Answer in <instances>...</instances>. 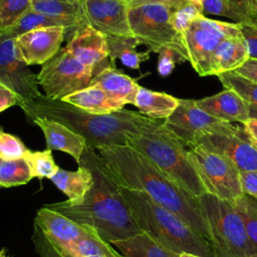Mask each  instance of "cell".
<instances>
[{"label":"cell","instance_id":"6da1fadb","mask_svg":"<svg viewBox=\"0 0 257 257\" xmlns=\"http://www.w3.org/2000/svg\"><path fill=\"white\" fill-rule=\"evenodd\" d=\"M78 166L87 168L92 175V186L76 202L68 200L45 204L68 219L94 230L106 243L128 239L143 233L138 227L115 180L103 159L94 149L86 147Z\"/></svg>","mask_w":257,"mask_h":257},{"label":"cell","instance_id":"7a4b0ae2","mask_svg":"<svg viewBox=\"0 0 257 257\" xmlns=\"http://www.w3.org/2000/svg\"><path fill=\"white\" fill-rule=\"evenodd\" d=\"M97 151L122 187L144 192L156 203L179 216L210 242L209 230L196 197L127 145L103 146Z\"/></svg>","mask_w":257,"mask_h":257},{"label":"cell","instance_id":"3957f363","mask_svg":"<svg viewBox=\"0 0 257 257\" xmlns=\"http://www.w3.org/2000/svg\"><path fill=\"white\" fill-rule=\"evenodd\" d=\"M27 118L46 117L64 124L82 136L86 147L97 150L103 146L126 145V135L138 133L149 119L141 112L121 109L107 114H93L61 99L44 94L38 98L18 103Z\"/></svg>","mask_w":257,"mask_h":257},{"label":"cell","instance_id":"277c9868","mask_svg":"<svg viewBox=\"0 0 257 257\" xmlns=\"http://www.w3.org/2000/svg\"><path fill=\"white\" fill-rule=\"evenodd\" d=\"M121 193L140 230L155 242L177 254L216 257L206 238L147 194L122 186Z\"/></svg>","mask_w":257,"mask_h":257},{"label":"cell","instance_id":"5b68a950","mask_svg":"<svg viewBox=\"0 0 257 257\" xmlns=\"http://www.w3.org/2000/svg\"><path fill=\"white\" fill-rule=\"evenodd\" d=\"M126 145L148 158L165 175L198 198L206 194L190 160L189 150L158 119H149L138 133L126 135Z\"/></svg>","mask_w":257,"mask_h":257},{"label":"cell","instance_id":"8992f818","mask_svg":"<svg viewBox=\"0 0 257 257\" xmlns=\"http://www.w3.org/2000/svg\"><path fill=\"white\" fill-rule=\"evenodd\" d=\"M197 200L216 257H248L257 254L242 218L231 203L209 193Z\"/></svg>","mask_w":257,"mask_h":257},{"label":"cell","instance_id":"52a82bcc","mask_svg":"<svg viewBox=\"0 0 257 257\" xmlns=\"http://www.w3.org/2000/svg\"><path fill=\"white\" fill-rule=\"evenodd\" d=\"M181 0L146 4L128 9V24L133 35L151 52L172 49L180 62H189L184 36L173 25V13Z\"/></svg>","mask_w":257,"mask_h":257},{"label":"cell","instance_id":"ba28073f","mask_svg":"<svg viewBox=\"0 0 257 257\" xmlns=\"http://www.w3.org/2000/svg\"><path fill=\"white\" fill-rule=\"evenodd\" d=\"M240 23L197 17L184 33L189 62L200 76L213 75V56L219 44L229 37L241 35Z\"/></svg>","mask_w":257,"mask_h":257},{"label":"cell","instance_id":"9c48e42d","mask_svg":"<svg viewBox=\"0 0 257 257\" xmlns=\"http://www.w3.org/2000/svg\"><path fill=\"white\" fill-rule=\"evenodd\" d=\"M189 157L207 193L231 204L244 195L240 171L229 159L201 145L190 147Z\"/></svg>","mask_w":257,"mask_h":257},{"label":"cell","instance_id":"30bf717a","mask_svg":"<svg viewBox=\"0 0 257 257\" xmlns=\"http://www.w3.org/2000/svg\"><path fill=\"white\" fill-rule=\"evenodd\" d=\"M93 71L80 63L65 47L42 64L37 73L38 84L44 95L52 99L65 96L85 88L91 82Z\"/></svg>","mask_w":257,"mask_h":257},{"label":"cell","instance_id":"8fae6325","mask_svg":"<svg viewBox=\"0 0 257 257\" xmlns=\"http://www.w3.org/2000/svg\"><path fill=\"white\" fill-rule=\"evenodd\" d=\"M163 125L189 147L207 135L231 133L239 126L208 114L197 106L194 99H180L178 107L163 121Z\"/></svg>","mask_w":257,"mask_h":257},{"label":"cell","instance_id":"7c38bea8","mask_svg":"<svg viewBox=\"0 0 257 257\" xmlns=\"http://www.w3.org/2000/svg\"><path fill=\"white\" fill-rule=\"evenodd\" d=\"M0 82L10 88L21 101L32 100L42 95L37 74L20 59L15 49V39L0 34ZM18 105V104H17Z\"/></svg>","mask_w":257,"mask_h":257},{"label":"cell","instance_id":"4fadbf2b","mask_svg":"<svg viewBox=\"0 0 257 257\" xmlns=\"http://www.w3.org/2000/svg\"><path fill=\"white\" fill-rule=\"evenodd\" d=\"M84 25L105 37L133 35L125 0H79Z\"/></svg>","mask_w":257,"mask_h":257},{"label":"cell","instance_id":"5bb4252c","mask_svg":"<svg viewBox=\"0 0 257 257\" xmlns=\"http://www.w3.org/2000/svg\"><path fill=\"white\" fill-rule=\"evenodd\" d=\"M196 145L226 157L240 172L257 171V147L250 141L244 126L231 133L207 135Z\"/></svg>","mask_w":257,"mask_h":257},{"label":"cell","instance_id":"9a60e30c","mask_svg":"<svg viewBox=\"0 0 257 257\" xmlns=\"http://www.w3.org/2000/svg\"><path fill=\"white\" fill-rule=\"evenodd\" d=\"M34 221L50 243L65 257H73L75 246L91 229L44 206L37 211Z\"/></svg>","mask_w":257,"mask_h":257},{"label":"cell","instance_id":"2e32d148","mask_svg":"<svg viewBox=\"0 0 257 257\" xmlns=\"http://www.w3.org/2000/svg\"><path fill=\"white\" fill-rule=\"evenodd\" d=\"M64 38L63 26L40 27L15 38L16 53L27 65H42L60 50Z\"/></svg>","mask_w":257,"mask_h":257},{"label":"cell","instance_id":"e0dca14e","mask_svg":"<svg viewBox=\"0 0 257 257\" xmlns=\"http://www.w3.org/2000/svg\"><path fill=\"white\" fill-rule=\"evenodd\" d=\"M65 48L83 65L93 71V75L110 64L106 37L89 25L78 29L68 40Z\"/></svg>","mask_w":257,"mask_h":257},{"label":"cell","instance_id":"ac0fdd59","mask_svg":"<svg viewBox=\"0 0 257 257\" xmlns=\"http://www.w3.org/2000/svg\"><path fill=\"white\" fill-rule=\"evenodd\" d=\"M90 84L97 85L104 91L113 111L123 109L125 104H135L140 88L134 78L111 64L96 72Z\"/></svg>","mask_w":257,"mask_h":257},{"label":"cell","instance_id":"d6986e66","mask_svg":"<svg viewBox=\"0 0 257 257\" xmlns=\"http://www.w3.org/2000/svg\"><path fill=\"white\" fill-rule=\"evenodd\" d=\"M28 119L42 131L48 150L66 153L79 164L86 148V141L82 136L64 124L46 117L33 116Z\"/></svg>","mask_w":257,"mask_h":257},{"label":"cell","instance_id":"ffe728a7","mask_svg":"<svg viewBox=\"0 0 257 257\" xmlns=\"http://www.w3.org/2000/svg\"><path fill=\"white\" fill-rule=\"evenodd\" d=\"M199 108L227 122L244 123L249 119V104L236 92L224 89L214 95L196 100Z\"/></svg>","mask_w":257,"mask_h":257},{"label":"cell","instance_id":"44dd1931","mask_svg":"<svg viewBox=\"0 0 257 257\" xmlns=\"http://www.w3.org/2000/svg\"><path fill=\"white\" fill-rule=\"evenodd\" d=\"M31 9L63 26L69 39L84 26L79 0H35L31 2Z\"/></svg>","mask_w":257,"mask_h":257},{"label":"cell","instance_id":"7402d4cb","mask_svg":"<svg viewBox=\"0 0 257 257\" xmlns=\"http://www.w3.org/2000/svg\"><path fill=\"white\" fill-rule=\"evenodd\" d=\"M248 58L249 50L242 34L224 39L213 56V75L234 71L242 66Z\"/></svg>","mask_w":257,"mask_h":257},{"label":"cell","instance_id":"603a6c76","mask_svg":"<svg viewBox=\"0 0 257 257\" xmlns=\"http://www.w3.org/2000/svg\"><path fill=\"white\" fill-rule=\"evenodd\" d=\"M179 98L140 86L135 104L139 112L153 119H166L178 107Z\"/></svg>","mask_w":257,"mask_h":257},{"label":"cell","instance_id":"cb8c5ba5","mask_svg":"<svg viewBox=\"0 0 257 257\" xmlns=\"http://www.w3.org/2000/svg\"><path fill=\"white\" fill-rule=\"evenodd\" d=\"M49 180L70 202L82 199L93 183L90 171L83 166H78L76 171H67L59 168Z\"/></svg>","mask_w":257,"mask_h":257},{"label":"cell","instance_id":"d4e9b609","mask_svg":"<svg viewBox=\"0 0 257 257\" xmlns=\"http://www.w3.org/2000/svg\"><path fill=\"white\" fill-rule=\"evenodd\" d=\"M108 48V59L111 65L114 60L119 59L121 63L133 69H140L141 64L150 58L149 50L141 52L137 47L141 42L134 36H110L106 37ZM115 66V65H114Z\"/></svg>","mask_w":257,"mask_h":257},{"label":"cell","instance_id":"484cf974","mask_svg":"<svg viewBox=\"0 0 257 257\" xmlns=\"http://www.w3.org/2000/svg\"><path fill=\"white\" fill-rule=\"evenodd\" d=\"M124 257H179L177 254L161 246L145 233L137 234L128 239L111 243Z\"/></svg>","mask_w":257,"mask_h":257},{"label":"cell","instance_id":"4316f807","mask_svg":"<svg viewBox=\"0 0 257 257\" xmlns=\"http://www.w3.org/2000/svg\"><path fill=\"white\" fill-rule=\"evenodd\" d=\"M61 100L93 114H107L113 111L104 91L94 84H89Z\"/></svg>","mask_w":257,"mask_h":257},{"label":"cell","instance_id":"83f0119b","mask_svg":"<svg viewBox=\"0 0 257 257\" xmlns=\"http://www.w3.org/2000/svg\"><path fill=\"white\" fill-rule=\"evenodd\" d=\"M55 25L57 24L53 20L30 8L22 16H20L13 24L0 30V34L3 35L4 37L15 39L18 36L25 34L31 30H34L40 27L55 26Z\"/></svg>","mask_w":257,"mask_h":257},{"label":"cell","instance_id":"f1b7e54d","mask_svg":"<svg viewBox=\"0 0 257 257\" xmlns=\"http://www.w3.org/2000/svg\"><path fill=\"white\" fill-rule=\"evenodd\" d=\"M31 179V172L24 158L17 160L0 159V188L25 185Z\"/></svg>","mask_w":257,"mask_h":257},{"label":"cell","instance_id":"f546056e","mask_svg":"<svg viewBox=\"0 0 257 257\" xmlns=\"http://www.w3.org/2000/svg\"><path fill=\"white\" fill-rule=\"evenodd\" d=\"M51 152L48 149L35 152L28 150L24 160L30 169L32 178L50 179L57 172L59 167L56 165Z\"/></svg>","mask_w":257,"mask_h":257},{"label":"cell","instance_id":"4dcf8cb0","mask_svg":"<svg viewBox=\"0 0 257 257\" xmlns=\"http://www.w3.org/2000/svg\"><path fill=\"white\" fill-rule=\"evenodd\" d=\"M226 89L233 90L246 102L257 104V83L251 81L234 71L224 72L217 75Z\"/></svg>","mask_w":257,"mask_h":257},{"label":"cell","instance_id":"1f68e13d","mask_svg":"<svg viewBox=\"0 0 257 257\" xmlns=\"http://www.w3.org/2000/svg\"><path fill=\"white\" fill-rule=\"evenodd\" d=\"M232 205L242 218L247 235L257 249V199L244 194Z\"/></svg>","mask_w":257,"mask_h":257},{"label":"cell","instance_id":"d6a6232c","mask_svg":"<svg viewBox=\"0 0 257 257\" xmlns=\"http://www.w3.org/2000/svg\"><path fill=\"white\" fill-rule=\"evenodd\" d=\"M202 14L203 10L201 4L194 3L189 0H181L173 13V25L177 32L184 35L193 20Z\"/></svg>","mask_w":257,"mask_h":257},{"label":"cell","instance_id":"836d02e7","mask_svg":"<svg viewBox=\"0 0 257 257\" xmlns=\"http://www.w3.org/2000/svg\"><path fill=\"white\" fill-rule=\"evenodd\" d=\"M31 8V0H0V30L13 24Z\"/></svg>","mask_w":257,"mask_h":257},{"label":"cell","instance_id":"e575fe53","mask_svg":"<svg viewBox=\"0 0 257 257\" xmlns=\"http://www.w3.org/2000/svg\"><path fill=\"white\" fill-rule=\"evenodd\" d=\"M28 152L23 142L14 135L2 133L0 136V159L17 160L22 159Z\"/></svg>","mask_w":257,"mask_h":257},{"label":"cell","instance_id":"d590c367","mask_svg":"<svg viewBox=\"0 0 257 257\" xmlns=\"http://www.w3.org/2000/svg\"><path fill=\"white\" fill-rule=\"evenodd\" d=\"M235 15L237 23L249 21L257 16V0H224Z\"/></svg>","mask_w":257,"mask_h":257},{"label":"cell","instance_id":"8d00e7d4","mask_svg":"<svg viewBox=\"0 0 257 257\" xmlns=\"http://www.w3.org/2000/svg\"><path fill=\"white\" fill-rule=\"evenodd\" d=\"M32 241L35 246V250L40 257H65L50 243L43 232L35 224L32 234Z\"/></svg>","mask_w":257,"mask_h":257},{"label":"cell","instance_id":"74e56055","mask_svg":"<svg viewBox=\"0 0 257 257\" xmlns=\"http://www.w3.org/2000/svg\"><path fill=\"white\" fill-rule=\"evenodd\" d=\"M240 29L247 42L249 57L257 58V16L249 21L240 23Z\"/></svg>","mask_w":257,"mask_h":257},{"label":"cell","instance_id":"f35d334b","mask_svg":"<svg viewBox=\"0 0 257 257\" xmlns=\"http://www.w3.org/2000/svg\"><path fill=\"white\" fill-rule=\"evenodd\" d=\"M201 6L203 14H212L236 20L235 15L224 0H203Z\"/></svg>","mask_w":257,"mask_h":257},{"label":"cell","instance_id":"ab89813d","mask_svg":"<svg viewBox=\"0 0 257 257\" xmlns=\"http://www.w3.org/2000/svg\"><path fill=\"white\" fill-rule=\"evenodd\" d=\"M176 60H178L176 53L170 48H163L159 52L158 72L161 76H168L175 68Z\"/></svg>","mask_w":257,"mask_h":257},{"label":"cell","instance_id":"60d3db41","mask_svg":"<svg viewBox=\"0 0 257 257\" xmlns=\"http://www.w3.org/2000/svg\"><path fill=\"white\" fill-rule=\"evenodd\" d=\"M240 182L244 194L257 199V171L240 172Z\"/></svg>","mask_w":257,"mask_h":257},{"label":"cell","instance_id":"b9f144b4","mask_svg":"<svg viewBox=\"0 0 257 257\" xmlns=\"http://www.w3.org/2000/svg\"><path fill=\"white\" fill-rule=\"evenodd\" d=\"M235 73L257 83V58H248L246 62L234 70Z\"/></svg>","mask_w":257,"mask_h":257},{"label":"cell","instance_id":"7bdbcfd3","mask_svg":"<svg viewBox=\"0 0 257 257\" xmlns=\"http://www.w3.org/2000/svg\"><path fill=\"white\" fill-rule=\"evenodd\" d=\"M18 104L17 95L6 85L0 82V112Z\"/></svg>","mask_w":257,"mask_h":257},{"label":"cell","instance_id":"ee69618b","mask_svg":"<svg viewBox=\"0 0 257 257\" xmlns=\"http://www.w3.org/2000/svg\"><path fill=\"white\" fill-rule=\"evenodd\" d=\"M245 132L247 133L250 141L257 147V119L249 118L243 123Z\"/></svg>","mask_w":257,"mask_h":257},{"label":"cell","instance_id":"f6af8a7d","mask_svg":"<svg viewBox=\"0 0 257 257\" xmlns=\"http://www.w3.org/2000/svg\"><path fill=\"white\" fill-rule=\"evenodd\" d=\"M168 0H125V3L130 8L146 5V4H152V3H160V2H166Z\"/></svg>","mask_w":257,"mask_h":257},{"label":"cell","instance_id":"bcb514c9","mask_svg":"<svg viewBox=\"0 0 257 257\" xmlns=\"http://www.w3.org/2000/svg\"><path fill=\"white\" fill-rule=\"evenodd\" d=\"M249 104V118L257 119V104L248 103Z\"/></svg>","mask_w":257,"mask_h":257},{"label":"cell","instance_id":"7dc6e473","mask_svg":"<svg viewBox=\"0 0 257 257\" xmlns=\"http://www.w3.org/2000/svg\"><path fill=\"white\" fill-rule=\"evenodd\" d=\"M84 257H120V253L117 252L115 255H106V254H94V255H87Z\"/></svg>","mask_w":257,"mask_h":257},{"label":"cell","instance_id":"c3c4849f","mask_svg":"<svg viewBox=\"0 0 257 257\" xmlns=\"http://www.w3.org/2000/svg\"><path fill=\"white\" fill-rule=\"evenodd\" d=\"M179 257H201V256L194 255V254H190V253H182V254H180Z\"/></svg>","mask_w":257,"mask_h":257},{"label":"cell","instance_id":"681fc988","mask_svg":"<svg viewBox=\"0 0 257 257\" xmlns=\"http://www.w3.org/2000/svg\"><path fill=\"white\" fill-rule=\"evenodd\" d=\"M0 257H9L7 254H6V250L3 248L0 250Z\"/></svg>","mask_w":257,"mask_h":257},{"label":"cell","instance_id":"f907efd6","mask_svg":"<svg viewBox=\"0 0 257 257\" xmlns=\"http://www.w3.org/2000/svg\"><path fill=\"white\" fill-rule=\"evenodd\" d=\"M189 1H191V2H194V3H198V4H201L203 0H189Z\"/></svg>","mask_w":257,"mask_h":257},{"label":"cell","instance_id":"816d5d0a","mask_svg":"<svg viewBox=\"0 0 257 257\" xmlns=\"http://www.w3.org/2000/svg\"><path fill=\"white\" fill-rule=\"evenodd\" d=\"M2 133H3V130H2V127L0 126V136H1V134H2Z\"/></svg>","mask_w":257,"mask_h":257},{"label":"cell","instance_id":"f5cc1de1","mask_svg":"<svg viewBox=\"0 0 257 257\" xmlns=\"http://www.w3.org/2000/svg\"><path fill=\"white\" fill-rule=\"evenodd\" d=\"M248 257H257V254H255V255H251V256H248Z\"/></svg>","mask_w":257,"mask_h":257},{"label":"cell","instance_id":"db71d44e","mask_svg":"<svg viewBox=\"0 0 257 257\" xmlns=\"http://www.w3.org/2000/svg\"><path fill=\"white\" fill-rule=\"evenodd\" d=\"M120 257H124V256H122V255H121V254H120Z\"/></svg>","mask_w":257,"mask_h":257},{"label":"cell","instance_id":"11a10c76","mask_svg":"<svg viewBox=\"0 0 257 257\" xmlns=\"http://www.w3.org/2000/svg\"><path fill=\"white\" fill-rule=\"evenodd\" d=\"M32 1H35V0H31V2H32Z\"/></svg>","mask_w":257,"mask_h":257}]
</instances>
